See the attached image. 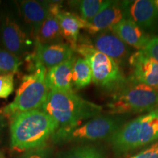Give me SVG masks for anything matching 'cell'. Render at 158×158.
I'll use <instances>...</instances> for the list:
<instances>
[{"label": "cell", "mask_w": 158, "mask_h": 158, "mask_svg": "<svg viewBox=\"0 0 158 158\" xmlns=\"http://www.w3.org/2000/svg\"><path fill=\"white\" fill-rule=\"evenodd\" d=\"M56 122L58 129L68 130L101 115V106L86 100L75 92L48 91L47 98L40 108Z\"/></svg>", "instance_id": "obj_1"}, {"label": "cell", "mask_w": 158, "mask_h": 158, "mask_svg": "<svg viewBox=\"0 0 158 158\" xmlns=\"http://www.w3.org/2000/svg\"><path fill=\"white\" fill-rule=\"evenodd\" d=\"M10 120L11 147L19 152L44 145L58 129L54 120L41 109L20 114Z\"/></svg>", "instance_id": "obj_2"}, {"label": "cell", "mask_w": 158, "mask_h": 158, "mask_svg": "<svg viewBox=\"0 0 158 158\" xmlns=\"http://www.w3.org/2000/svg\"><path fill=\"white\" fill-rule=\"evenodd\" d=\"M157 141L158 108L123 124L109 138L116 158Z\"/></svg>", "instance_id": "obj_3"}, {"label": "cell", "mask_w": 158, "mask_h": 158, "mask_svg": "<svg viewBox=\"0 0 158 158\" xmlns=\"http://www.w3.org/2000/svg\"><path fill=\"white\" fill-rule=\"evenodd\" d=\"M107 108L111 115L148 113L158 108V89L130 79L112 93Z\"/></svg>", "instance_id": "obj_4"}, {"label": "cell", "mask_w": 158, "mask_h": 158, "mask_svg": "<svg viewBox=\"0 0 158 158\" xmlns=\"http://www.w3.org/2000/svg\"><path fill=\"white\" fill-rule=\"evenodd\" d=\"M46 72L43 65L38 64L34 73L23 76L14 100L2 109L1 114L11 119L20 114L41 108L48 93Z\"/></svg>", "instance_id": "obj_5"}, {"label": "cell", "mask_w": 158, "mask_h": 158, "mask_svg": "<svg viewBox=\"0 0 158 158\" xmlns=\"http://www.w3.org/2000/svg\"><path fill=\"white\" fill-rule=\"evenodd\" d=\"M74 51L81 55L88 62L92 71V81L99 87L113 93L127 82L119 64L98 51L92 44H77Z\"/></svg>", "instance_id": "obj_6"}, {"label": "cell", "mask_w": 158, "mask_h": 158, "mask_svg": "<svg viewBox=\"0 0 158 158\" xmlns=\"http://www.w3.org/2000/svg\"><path fill=\"white\" fill-rule=\"evenodd\" d=\"M122 125V118L99 116L71 129L57 130L51 139L54 143L57 144L109 139Z\"/></svg>", "instance_id": "obj_7"}, {"label": "cell", "mask_w": 158, "mask_h": 158, "mask_svg": "<svg viewBox=\"0 0 158 158\" xmlns=\"http://www.w3.org/2000/svg\"><path fill=\"white\" fill-rule=\"evenodd\" d=\"M0 38L7 51L20 57L31 45L29 34L11 15H4L0 27Z\"/></svg>", "instance_id": "obj_8"}, {"label": "cell", "mask_w": 158, "mask_h": 158, "mask_svg": "<svg viewBox=\"0 0 158 158\" xmlns=\"http://www.w3.org/2000/svg\"><path fill=\"white\" fill-rule=\"evenodd\" d=\"M74 50L70 45L64 43L51 45H42L35 42V52L29 57L37 65H43L46 69L54 68L74 56Z\"/></svg>", "instance_id": "obj_9"}, {"label": "cell", "mask_w": 158, "mask_h": 158, "mask_svg": "<svg viewBox=\"0 0 158 158\" xmlns=\"http://www.w3.org/2000/svg\"><path fill=\"white\" fill-rule=\"evenodd\" d=\"M128 19L135 22L143 31H155L158 27V10L155 1L135 0L124 1Z\"/></svg>", "instance_id": "obj_10"}, {"label": "cell", "mask_w": 158, "mask_h": 158, "mask_svg": "<svg viewBox=\"0 0 158 158\" xmlns=\"http://www.w3.org/2000/svg\"><path fill=\"white\" fill-rule=\"evenodd\" d=\"M128 62L132 70L131 80L158 89V62L143 51L130 55Z\"/></svg>", "instance_id": "obj_11"}, {"label": "cell", "mask_w": 158, "mask_h": 158, "mask_svg": "<svg viewBox=\"0 0 158 158\" xmlns=\"http://www.w3.org/2000/svg\"><path fill=\"white\" fill-rule=\"evenodd\" d=\"M48 12L56 18L62 37L68 41V45L75 50L78 43L80 30L85 29L86 21L75 13L63 10L59 3L49 4Z\"/></svg>", "instance_id": "obj_12"}, {"label": "cell", "mask_w": 158, "mask_h": 158, "mask_svg": "<svg viewBox=\"0 0 158 158\" xmlns=\"http://www.w3.org/2000/svg\"><path fill=\"white\" fill-rule=\"evenodd\" d=\"M94 48L113 59L118 64L124 63L130 56V48L110 29L95 35L93 40Z\"/></svg>", "instance_id": "obj_13"}, {"label": "cell", "mask_w": 158, "mask_h": 158, "mask_svg": "<svg viewBox=\"0 0 158 158\" xmlns=\"http://www.w3.org/2000/svg\"><path fill=\"white\" fill-rule=\"evenodd\" d=\"M127 19L124 2H112L106 8L102 10L89 22L86 23L85 30L89 34L96 35L105 30L110 29L122 20Z\"/></svg>", "instance_id": "obj_14"}, {"label": "cell", "mask_w": 158, "mask_h": 158, "mask_svg": "<svg viewBox=\"0 0 158 158\" xmlns=\"http://www.w3.org/2000/svg\"><path fill=\"white\" fill-rule=\"evenodd\" d=\"M76 60V56L47 70L45 84L48 91L63 92H74L72 82L73 67Z\"/></svg>", "instance_id": "obj_15"}, {"label": "cell", "mask_w": 158, "mask_h": 158, "mask_svg": "<svg viewBox=\"0 0 158 158\" xmlns=\"http://www.w3.org/2000/svg\"><path fill=\"white\" fill-rule=\"evenodd\" d=\"M110 30L126 44L138 51L143 50L151 37L135 22L128 19L122 20Z\"/></svg>", "instance_id": "obj_16"}, {"label": "cell", "mask_w": 158, "mask_h": 158, "mask_svg": "<svg viewBox=\"0 0 158 158\" xmlns=\"http://www.w3.org/2000/svg\"><path fill=\"white\" fill-rule=\"evenodd\" d=\"M48 7L47 2L23 1L19 4L23 21L30 27V35L35 40L41 25L48 17Z\"/></svg>", "instance_id": "obj_17"}, {"label": "cell", "mask_w": 158, "mask_h": 158, "mask_svg": "<svg viewBox=\"0 0 158 158\" xmlns=\"http://www.w3.org/2000/svg\"><path fill=\"white\" fill-rule=\"evenodd\" d=\"M62 35L56 18L49 13L43 21L35 37V42L42 45L62 43Z\"/></svg>", "instance_id": "obj_18"}, {"label": "cell", "mask_w": 158, "mask_h": 158, "mask_svg": "<svg viewBox=\"0 0 158 158\" xmlns=\"http://www.w3.org/2000/svg\"><path fill=\"white\" fill-rule=\"evenodd\" d=\"M92 81L91 68L86 59L83 57L76 58L72 73L73 87L76 89H81L89 86Z\"/></svg>", "instance_id": "obj_19"}, {"label": "cell", "mask_w": 158, "mask_h": 158, "mask_svg": "<svg viewBox=\"0 0 158 158\" xmlns=\"http://www.w3.org/2000/svg\"><path fill=\"white\" fill-rule=\"evenodd\" d=\"M56 158H106L103 150L93 145H80L59 152Z\"/></svg>", "instance_id": "obj_20"}, {"label": "cell", "mask_w": 158, "mask_h": 158, "mask_svg": "<svg viewBox=\"0 0 158 158\" xmlns=\"http://www.w3.org/2000/svg\"><path fill=\"white\" fill-rule=\"evenodd\" d=\"M112 2L108 0H83L78 2L79 16L86 23L89 22L102 10L110 5Z\"/></svg>", "instance_id": "obj_21"}, {"label": "cell", "mask_w": 158, "mask_h": 158, "mask_svg": "<svg viewBox=\"0 0 158 158\" xmlns=\"http://www.w3.org/2000/svg\"><path fill=\"white\" fill-rule=\"evenodd\" d=\"M21 64L19 57L7 50L0 49V75L15 74Z\"/></svg>", "instance_id": "obj_22"}, {"label": "cell", "mask_w": 158, "mask_h": 158, "mask_svg": "<svg viewBox=\"0 0 158 158\" xmlns=\"http://www.w3.org/2000/svg\"><path fill=\"white\" fill-rule=\"evenodd\" d=\"M54 149L48 144L25 152L19 158H53Z\"/></svg>", "instance_id": "obj_23"}, {"label": "cell", "mask_w": 158, "mask_h": 158, "mask_svg": "<svg viewBox=\"0 0 158 158\" xmlns=\"http://www.w3.org/2000/svg\"><path fill=\"white\" fill-rule=\"evenodd\" d=\"M14 90V74L0 75V98H7Z\"/></svg>", "instance_id": "obj_24"}, {"label": "cell", "mask_w": 158, "mask_h": 158, "mask_svg": "<svg viewBox=\"0 0 158 158\" xmlns=\"http://www.w3.org/2000/svg\"><path fill=\"white\" fill-rule=\"evenodd\" d=\"M141 51L158 62V35L150 37L149 42Z\"/></svg>", "instance_id": "obj_25"}, {"label": "cell", "mask_w": 158, "mask_h": 158, "mask_svg": "<svg viewBox=\"0 0 158 158\" xmlns=\"http://www.w3.org/2000/svg\"><path fill=\"white\" fill-rule=\"evenodd\" d=\"M129 158H158V141Z\"/></svg>", "instance_id": "obj_26"}, {"label": "cell", "mask_w": 158, "mask_h": 158, "mask_svg": "<svg viewBox=\"0 0 158 158\" xmlns=\"http://www.w3.org/2000/svg\"><path fill=\"white\" fill-rule=\"evenodd\" d=\"M6 125H7V120L5 119V117L2 114H0V140H1L3 130L5 128Z\"/></svg>", "instance_id": "obj_27"}, {"label": "cell", "mask_w": 158, "mask_h": 158, "mask_svg": "<svg viewBox=\"0 0 158 158\" xmlns=\"http://www.w3.org/2000/svg\"><path fill=\"white\" fill-rule=\"evenodd\" d=\"M0 158H6L5 153L2 151H0Z\"/></svg>", "instance_id": "obj_28"}, {"label": "cell", "mask_w": 158, "mask_h": 158, "mask_svg": "<svg viewBox=\"0 0 158 158\" xmlns=\"http://www.w3.org/2000/svg\"><path fill=\"white\" fill-rule=\"evenodd\" d=\"M155 4L156 7H157V8L158 10V0H156V1H155Z\"/></svg>", "instance_id": "obj_29"}, {"label": "cell", "mask_w": 158, "mask_h": 158, "mask_svg": "<svg viewBox=\"0 0 158 158\" xmlns=\"http://www.w3.org/2000/svg\"><path fill=\"white\" fill-rule=\"evenodd\" d=\"M2 16L1 15V13H0V27H1V23H2Z\"/></svg>", "instance_id": "obj_30"}]
</instances>
